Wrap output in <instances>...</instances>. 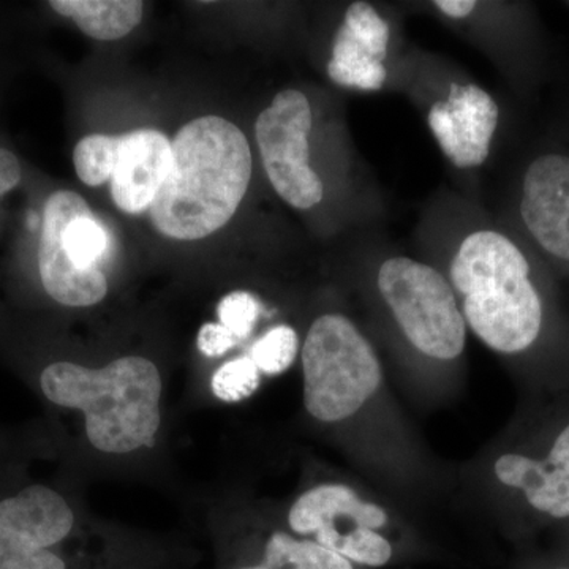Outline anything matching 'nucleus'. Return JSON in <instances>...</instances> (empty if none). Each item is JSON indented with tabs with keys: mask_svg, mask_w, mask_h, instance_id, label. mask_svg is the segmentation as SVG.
I'll return each mask as SVG.
<instances>
[{
	"mask_svg": "<svg viewBox=\"0 0 569 569\" xmlns=\"http://www.w3.org/2000/svg\"><path fill=\"white\" fill-rule=\"evenodd\" d=\"M121 569H148V568H121Z\"/></svg>",
	"mask_w": 569,
	"mask_h": 569,
	"instance_id": "nucleus-25",
	"label": "nucleus"
},
{
	"mask_svg": "<svg viewBox=\"0 0 569 569\" xmlns=\"http://www.w3.org/2000/svg\"><path fill=\"white\" fill-rule=\"evenodd\" d=\"M467 328L493 353L522 359L538 350L548 309L526 254L497 231L467 236L449 268Z\"/></svg>",
	"mask_w": 569,
	"mask_h": 569,
	"instance_id": "nucleus-5",
	"label": "nucleus"
},
{
	"mask_svg": "<svg viewBox=\"0 0 569 569\" xmlns=\"http://www.w3.org/2000/svg\"><path fill=\"white\" fill-rule=\"evenodd\" d=\"M557 545L569 549V527L567 530L560 531V533L557 535Z\"/></svg>",
	"mask_w": 569,
	"mask_h": 569,
	"instance_id": "nucleus-24",
	"label": "nucleus"
},
{
	"mask_svg": "<svg viewBox=\"0 0 569 569\" xmlns=\"http://www.w3.org/2000/svg\"><path fill=\"white\" fill-rule=\"evenodd\" d=\"M520 216L545 252L569 263V157L546 153L523 176Z\"/></svg>",
	"mask_w": 569,
	"mask_h": 569,
	"instance_id": "nucleus-13",
	"label": "nucleus"
},
{
	"mask_svg": "<svg viewBox=\"0 0 569 569\" xmlns=\"http://www.w3.org/2000/svg\"><path fill=\"white\" fill-rule=\"evenodd\" d=\"M486 486L519 549L569 527V389L531 396L485 460Z\"/></svg>",
	"mask_w": 569,
	"mask_h": 569,
	"instance_id": "nucleus-3",
	"label": "nucleus"
},
{
	"mask_svg": "<svg viewBox=\"0 0 569 569\" xmlns=\"http://www.w3.org/2000/svg\"><path fill=\"white\" fill-rule=\"evenodd\" d=\"M436 7L447 17L460 20V18H467L468 14L473 13L477 2L473 0H438Z\"/></svg>",
	"mask_w": 569,
	"mask_h": 569,
	"instance_id": "nucleus-23",
	"label": "nucleus"
},
{
	"mask_svg": "<svg viewBox=\"0 0 569 569\" xmlns=\"http://www.w3.org/2000/svg\"><path fill=\"white\" fill-rule=\"evenodd\" d=\"M497 123L496 100L477 84H452L448 99L429 111V127L438 146L458 168L486 162Z\"/></svg>",
	"mask_w": 569,
	"mask_h": 569,
	"instance_id": "nucleus-12",
	"label": "nucleus"
},
{
	"mask_svg": "<svg viewBox=\"0 0 569 569\" xmlns=\"http://www.w3.org/2000/svg\"><path fill=\"white\" fill-rule=\"evenodd\" d=\"M312 108L305 93H277L254 123V137L266 174L277 194L296 209H312L323 200L320 176L310 167L309 134Z\"/></svg>",
	"mask_w": 569,
	"mask_h": 569,
	"instance_id": "nucleus-11",
	"label": "nucleus"
},
{
	"mask_svg": "<svg viewBox=\"0 0 569 569\" xmlns=\"http://www.w3.org/2000/svg\"><path fill=\"white\" fill-rule=\"evenodd\" d=\"M213 569H272L244 557L233 556V553L220 552L213 550Z\"/></svg>",
	"mask_w": 569,
	"mask_h": 569,
	"instance_id": "nucleus-22",
	"label": "nucleus"
},
{
	"mask_svg": "<svg viewBox=\"0 0 569 569\" xmlns=\"http://www.w3.org/2000/svg\"><path fill=\"white\" fill-rule=\"evenodd\" d=\"M512 569H569V549L560 545L553 546L550 550L527 546L519 549Z\"/></svg>",
	"mask_w": 569,
	"mask_h": 569,
	"instance_id": "nucleus-20",
	"label": "nucleus"
},
{
	"mask_svg": "<svg viewBox=\"0 0 569 569\" xmlns=\"http://www.w3.org/2000/svg\"><path fill=\"white\" fill-rule=\"evenodd\" d=\"M388 22L376 7L355 2L348 7L332 43L328 74L336 84L361 91H378L387 81L385 59L389 47Z\"/></svg>",
	"mask_w": 569,
	"mask_h": 569,
	"instance_id": "nucleus-14",
	"label": "nucleus"
},
{
	"mask_svg": "<svg viewBox=\"0 0 569 569\" xmlns=\"http://www.w3.org/2000/svg\"><path fill=\"white\" fill-rule=\"evenodd\" d=\"M28 228L37 233L33 272L41 299L61 310H89L107 301L111 283L102 261L108 236L81 194H48L41 216L29 213Z\"/></svg>",
	"mask_w": 569,
	"mask_h": 569,
	"instance_id": "nucleus-8",
	"label": "nucleus"
},
{
	"mask_svg": "<svg viewBox=\"0 0 569 569\" xmlns=\"http://www.w3.org/2000/svg\"><path fill=\"white\" fill-rule=\"evenodd\" d=\"M0 361L36 396L58 467L84 485L173 486V415L163 362L142 351L84 356L0 321Z\"/></svg>",
	"mask_w": 569,
	"mask_h": 569,
	"instance_id": "nucleus-1",
	"label": "nucleus"
},
{
	"mask_svg": "<svg viewBox=\"0 0 569 569\" xmlns=\"http://www.w3.org/2000/svg\"><path fill=\"white\" fill-rule=\"evenodd\" d=\"M302 340L293 326L277 323L254 342L250 359L264 380L287 373L301 355Z\"/></svg>",
	"mask_w": 569,
	"mask_h": 569,
	"instance_id": "nucleus-18",
	"label": "nucleus"
},
{
	"mask_svg": "<svg viewBox=\"0 0 569 569\" xmlns=\"http://www.w3.org/2000/svg\"><path fill=\"white\" fill-rule=\"evenodd\" d=\"M302 413L326 438L348 445L388 402L383 366L355 321L326 312L302 339Z\"/></svg>",
	"mask_w": 569,
	"mask_h": 569,
	"instance_id": "nucleus-7",
	"label": "nucleus"
},
{
	"mask_svg": "<svg viewBox=\"0 0 569 569\" xmlns=\"http://www.w3.org/2000/svg\"><path fill=\"white\" fill-rule=\"evenodd\" d=\"M22 181V167L17 153L0 146V198L17 189Z\"/></svg>",
	"mask_w": 569,
	"mask_h": 569,
	"instance_id": "nucleus-21",
	"label": "nucleus"
},
{
	"mask_svg": "<svg viewBox=\"0 0 569 569\" xmlns=\"http://www.w3.org/2000/svg\"><path fill=\"white\" fill-rule=\"evenodd\" d=\"M119 140L121 137L89 134L74 146V171L86 186L97 187L111 181L118 163Z\"/></svg>",
	"mask_w": 569,
	"mask_h": 569,
	"instance_id": "nucleus-19",
	"label": "nucleus"
},
{
	"mask_svg": "<svg viewBox=\"0 0 569 569\" xmlns=\"http://www.w3.org/2000/svg\"><path fill=\"white\" fill-rule=\"evenodd\" d=\"M204 530L212 550L272 569H359L339 553L284 529L272 501L228 488L204 498Z\"/></svg>",
	"mask_w": 569,
	"mask_h": 569,
	"instance_id": "nucleus-10",
	"label": "nucleus"
},
{
	"mask_svg": "<svg viewBox=\"0 0 569 569\" xmlns=\"http://www.w3.org/2000/svg\"><path fill=\"white\" fill-rule=\"evenodd\" d=\"M252 179L246 134L219 116L186 123L171 142V167L151 206L152 224L176 241L208 238L233 219Z\"/></svg>",
	"mask_w": 569,
	"mask_h": 569,
	"instance_id": "nucleus-4",
	"label": "nucleus"
},
{
	"mask_svg": "<svg viewBox=\"0 0 569 569\" xmlns=\"http://www.w3.org/2000/svg\"><path fill=\"white\" fill-rule=\"evenodd\" d=\"M37 462L0 473V569H190L189 542L110 522L91 511L88 485L58 466L37 477Z\"/></svg>",
	"mask_w": 569,
	"mask_h": 569,
	"instance_id": "nucleus-2",
	"label": "nucleus"
},
{
	"mask_svg": "<svg viewBox=\"0 0 569 569\" xmlns=\"http://www.w3.org/2000/svg\"><path fill=\"white\" fill-rule=\"evenodd\" d=\"M171 167V142L157 130H137L119 140L111 176L112 201L127 213L151 209Z\"/></svg>",
	"mask_w": 569,
	"mask_h": 569,
	"instance_id": "nucleus-15",
	"label": "nucleus"
},
{
	"mask_svg": "<svg viewBox=\"0 0 569 569\" xmlns=\"http://www.w3.org/2000/svg\"><path fill=\"white\" fill-rule=\"evenodd\" d=\"M50 7L86 36L103 41L129 36L142 18L140 0H51Z\"/></svg>",
	"mask_w": 569,
	"mask_h": 569,
	"instance_id": "nucleus-16",
	"label": "nucleus"
},
{
	"mask_svg": "<svg viewBox=\"0 0 569 569\" xmlns=\"http://www.w3.org/2000/svg\"><path fill=\"white\" fill-rule=\"evenodd\" d=\"M377 287L408 346L432 362L458 361L467 323L449 280L432 266L396 257L378 269Z\"/></svg>",
	"mask_w": 569,
	"mask_h": 569,
	"instance_id": "nucleus-9",
	"label": "nucleus"
},
{
	"mask_svg": "<svg viewBox=\"0 0 569 569\" xmlns=\"http://www.w3.org/2000/svg\"><path fill=\"white\" fill-rule=\"evenodd\" d=\"M301 485L272 501L284 529L339 553L359 569H387L421 556L418 541L378 498L343 477L306 463Z\"/></svg>",
	"mask_w": 569,
	"mask_h": 569,
	"instance_id": "nucleus-6",
	"label": "nucleus"
},
{
	"mask_svg": "<svg viewBox=\"0 0 569 569\" xmlns=\"http://www.w3.org/2000/svg\"><path fill=\"white\" fill-rule=\"evenodd\" d=\"M24 462L58 466V449L43 418L0 425V473Z\"/></svg>",
	"mask_w": 569,
	"mask_h": 569,
	"instance_id": "nucleus-17",
	"label": "nucleus"
}]
</instances>
